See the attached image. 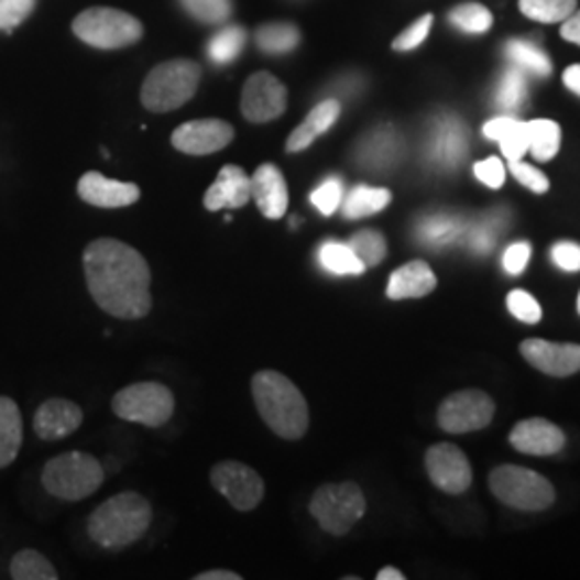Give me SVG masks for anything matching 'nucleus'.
Returning a JSON list of instances; mask_svg holds the SVG:
<instances>
[{
	"label": "nucleus",
	"mask_w": 580,
	"mask_h": 580,
	"mask_svg": "<svg viewBox=\"0 0 580 580\" xmlns=\"http://www.w3.org/2000/svg\"><path fill=\"white\" fill-rule=\"evenodd\" d=\"M90 297L103 313L134 320L151 313V269L119 239L90 241L83 254Z\"/></svg>",
	"instance_id": "obj_1"
},
{
	"label": "nucleus",
	"mask_w": 580,
	"mask_h": 580,
	"mask_svg": "<svg viewBox=\"0 0 580 580\" xmlns=\"http://www.w3.org/2000/svg\"><path fill=\"white\" fill-rule=\"evenodd\" d=\"M252 396L269 428L286 441H297L308 433L310 411L299 387L275 370H261L252 379Z\"/></svg>",
	"instance_id": "obj_2"
},
{
	"label": "nucleus",
	"mask_w": 580,
	"mask_h": 580,
	"mask_svg": "<svg viewBox=\"0 0 580 580\" xmlns=\"http://www.w3.org/2000/svg\"><path fill=\"white\" fill-rule=\"evenodd\" d=\"M151 505L138 492H119L103 501L89 516V537L106 550L135 544L151 527Z\"/></svg>",
	"instance_id": "obj_3"
},
{
	"label": "nucleus",
	"mask_w": 580,
	"mask_h": 580,
	"mask_svg": "<svg viewBox=\"0 0 580 580\" xmlns=\"http://www.w3.org/2000/svg\"><path fill=\"white\" fill-rule=\"evenodd\" d=\"M101 462L85 451H67L47 460L42 473L45 491L63 501H83L103 484Z\"/></svg>",
	"instance_id": "obj_4"
},
{
	"label": "nucleus",
	"mask_w": 580,
	"mask_h": 580,
	"mask_svg": "<svg viewBox=\"0 0 580 580\" xmlns=\"http://www.w3.org/2000/svg\"><path fill=\"white\" fill-rule=\"evenodd\" d=\"M198 85L200 67L194 61H168L146 76L140 99L151 112H173L196 95Z\"/></svg>",
	"instance_id": "obj_5"
},
{
	"label": "nucleus",
	"mask_w": 580,
	"mask_h": 580,
	"mask_svg": "<svg viewBox=\"0 0 580 580\" xmlns=\"http://www.w3.org/2000/svg\"><path fill=\"white\" fill-rule=\"evenodd\" d=\"M489 486L505 505L523 512H541L555 503L552 484L536 471L501 464L489 475Z\"/></svg>",
	"instance_id": "obj_6"
},
{
	"label": "nucleus",
	"mask_w": 580,
	"mask_h": 580,
	"mask_svg": "<svg viewBox=\"0 0 580 580\" xmlns=\"http://www.w3.org/2000/svg\"><path fill=\"white\" fill-rule=\"evenodd\" d=\"M310 514L322 532L347 536L365 514V496L353 482L325 484L313 494Z\"/></svg>",
	"instance_id": "obj_7"
},
{
	"label": "nucleus",
	"mask_w": 580,
	"mask_h": 580,
	"mask_svg": "<svg viewBox=\"0 0 580 580\" xmlns=\"http://www.w3.org/2000/svg\"><path fill=\"white\" fill-rule=\"evenodd\" d=\"M74 33L97 50H117L135 44L142 37V24L125 11L92 7L74 20Z\"/></svg>",
	"instance_id": "obj_8"
},
{
	"label": "nucleus",
	"mask_w": 580,
	"mask_h": 580,
	"mask_svg": "<svg viewBox=\"0 0 580 580\" xmlns=\"http://www.w3.org/2000/svg\"><path fill=\"white\" fill-rule=\"evenodd\" d=\"M112 411L125 422L162 428L175 413V396L166 385L155 381L134 383L114 394Z\"/></svg>",
	"instance_id": "obj_9"
},
{
	"label": "nucleus",
	"mask_w": 580,
	"mask_h": 580,
	"mask_svg": "<svg viewBox=\"0 0 580 580\" xmlns=\"http://www.w3.org/2000/svg\"><path fill=\"white\" fill-rule=\"evenodd\" d=\"M494 417V402L480 390H464L447 396L439 406L437 422L451 435H464L486 428Z\"/></svg>",
	"instance_id": "obj_10"
},
{
	"label": "nucleus",
	"mask_w": 580,
	"mask_h": 580,
	"mask_svg": "<svg viewBox=\"0 0 580 580\" xmlns=\"http://www.w3.org/2000/svg\"><path fill=\"white\" fill-rule=\"evenodd\" d=\"M211 484L239 512L259 507L265 496L263 478L252 467L234 460H223L211 469Z\"/></svg>",
	"instance_id": "obj_11"
},
{
	"label": "nucleus",
	"mask_w": 580,
	"mask_h": 580,
	"mask_svg": "<svg viewBox=\"0 0 580 580\" xmlns=\"http://www.w3.org/2000/svg\"><path fill=\"white\" fill-rule=\"evenodd\" d=\"M286 99V87L267 72H259L243 87L241 112L250 123H269L284 114Z\"/></svg>",
	"instance_id": "obj_12"
},
{
	"label": "nucleus",
	"mask_w": 580,
	"mask_h": 580,
	"mask_svg": "<svg viewBox=\"0 0 580 580\" xmlns=\"http://www.w3.org/2000/svg\"><path fill=\"white\" fill-rule=\"evenodd\" d=\"M426 471L433 484L447 494H462L473 482L464 451L451 444H437L426 451Z\"/></svg>",
	"instance_id": "obj_13"
},
{
	"label": "nucleus",
	"mask_w": 580,
	"mask_h": 580,
	"mask_svg": "<svg viewBox=\"0 0 580 580\" xmlns=\"http://www.w3.org/2000/svg\"><path fill=\"white\" fill-rule=\"evenodd\" d=\"M234 138V130L222 119L187 121L173 134V146L185 155H211L226 149Z\"/></svg>",
	"instance_id": "obj_14"
},
{
	"label": "nucleus",
	"mask_w": 580,
	"mask_h": 580,
	"mask_svg": "<svg viewBox=\"0 0 580 580\" xmlns=\"http://www.w3.org/2000/svg\"><path fill=\"white\" fill-rule=\"evenodd\" d=\"M521 353L548 376H570L580 370V344H561L532 338L521 344Z\"/></svg>",
	"instance_id": "obj_15"
},
{
	"label": "nucleus",
	"mask_w": 580,
	"mask_h": 580,
	"mask_svg": "<svg viewBox=\"0 0 580 580\" xmlns=\"http://www.w3.org/2000/svg\"><path fill=\"white\" fill-rule=\"evenodd\" d=\"M402 157V138L392 125H381L359 140L355 160L365 171L383 173L394 168Z\"/></svg>",
	"instance_id": "obj_16"
},
{
	"label": "nucleus",
	"mask_w": 580,
	"mask_h": 580,
	"mask_svg": "<svg viewBox=\"0 0 580 580\" xmlns=\"http://www.w3.org/2000/svg\"><path fill=\"white\" fill-rule=\"evenodd\" d=\"M78 196L97 209H123L134 205L140 198V189L134 183L108 179L101 173L90 171L78 180Z\"/></svg>",
	"instance_id": "obj_17"
},
{
	"label": "nucleus",
	"mask_w": 580,
	"mask_h": 580,
	"mask_svg": "<svg viewBox=\"0 0 580 580\" xmlns=\"http://www.w3.org/2000/svg\"><path fill=\"white\" fill-rule=\"evenodd\" d=\"M83 426V408L65 398L45 401L33 419L35 435L44 441H58L74 435Z\"/></svg>",
	"instance_id": "obj_18"
},
{
	"label": "nucleus",
	"mask_w": 580,
	"mask_h": 580,
	"mask_svg": "<svg viewBox=\"0 0 580 580\" xmlns=\"http://www.w3.org/2000/svg\"><path fill=\"white\" fill-rule=\"evenodd\" d=\"M467 153V130L456 117H439L428 138V160L441 168H453Z\"/></svg>",
	"instance_id": "obj_19"
},
{
	"label": "nucleus",
	"mask_w": 580,
	"mask_h": 580,
	"mask_svg": "<svg viewBox=\"0 0 580 580\" xmlns=\"http://www.w3.org/2000/svg\"><path fill=\"white\" fill-rule=\"evenodd\" d=\"M252 198V183L248 173L241 166H223L214 180V185L205 194L207 211H222V209H241Z\"/></svg>",
	"instance_id": "obj_20"
},
{
	"label": "nucleus",
	"mask_w": 580,
	"mask_h": 580,
	"mask_svg": "<svg viewBox=\"0 0 580 580\" xmlns=\"http://www.w3.org/2000/svg\"><path fill=\"white\" fill-rule=\"evenodd\" d=\"M510 444L529 456H552L566 446V435L559 426L546 419H525L510 433Z\"/></svg>",
	"instance_id": "obj_21"
},
{
	"label": "nucleus",
	"mask_w": 580,
	"mask_h": 580,
	"mask_svg": "<svg viewBox=\"0 0 580 580\" xmlns=\"http://www.w3.org/2000/svg\"><path fill=\"white\" fill-rule=\"evenodd\" d=\"M250 183H252V198L256 200L259 211L269 220L284 218L288 209V187L280 168L273 164H263L256 168Z\"/></svg>",
	"instance_id": "obj_22"
},
{
	"label": "nucleus",
	"mask_w": 580,
	"mask_h": 580,
	"mask_svg": "<svg viewBox=\"0 0 580 580\" xmlns=\"http://www.w3.org/2000/svg\"><path fill=\"white\" fill-rule=\"evenodd\" d=\"M437 288V275L424 261H411L390 275L387 297L394 302L419 299Z\"/></svg>",
	"instance_id": "obj_23"
},
{
	"label": "nucleus",
	"mask_w": 580,
	"mask_h": 580,
	"mask_svg": "<svg viewBox=\"0 0 580 580\" xmlns=\"http://www.w3.org/2000/svg\"><path fill=\"white\" fill-rule=\"evenodd\" d=\"M342 106L338 99H325L320 103H316L313 112L306 117V121L288 135L286 140V151L288 153H299L306 151L318 135L325 134L340 117Z\"/></svg>",
	"instance_id": "obj_24"
},
{
	"label": "nucleus",
	"mask_w": 580,
	"mask_h": 580,
	"mask_svg": "<svg viewBox=\"0 0 580 580\" xmlns=\"http://www.w3.org/2000/svg\"><path fill=\"white\" fill-rule=\"evenodd\" d=\"M22 447V415L18 404L0 396V469L18 458Z\"/></svg>",
	"instance_id": "obj_25"
},
{
	"label": "nucleus",
	"mask_w": 580,
	"mask_h": 580,
	"mask_svg": "<svg viewBox=\"0 0 580 580\" xmlns=\"http://www.w3.org/2000/svg\"><path fill=\"white\" fill-rule=\"evenodd\" d=\"M390 203H392L390 189L358 185L347 196L342 211H344V218H349V220H361V218H370L374 214H381Z\"/></svg>",
	"instance_id": "obj_26"
},
{
	"label": "nucleus",
	"mask_w": 580,
	"mask_h": 580,
	"mask_svg": "<svg viewBox=\"0 0 580 580\" xmlns=\"http://www.w3.org/2000/svg\"><path fill=\"white\" fill-rule=\"evenodd\" d=\"M299 31L297 26L288 24V22H273V24H265L256 31V45L261 47V52H265L269 56H282V54H291L297 45H299Z\"/></svg>",
	"instance_id": "obj_27"
},
{
	"label": "nucleus",
	"mask_w": 580,
	"mask_h": 580,
	"mask_svg": "<svg viewBox=\"0 0 580 580\" xmlns=\"http://www.w3.org/2000/svg\"><path fill=\"white\" fill-rule=\"evenodd\" d=\"M320 267L327 269L333 275H361L365 265L358 259V254L351 250L349 243L327 241L318 250Z\"/></svg>",
	"instance_id": "obj_28"
},
{
	"label": "nucleus",
	"mask_w": 580,
	"mask_h": 580,
	"mask_svg": "<svg viewBox=\"0 0 580 580\" xmlns=\"http://www.w3.org/2000/svg\"><path fill=\"white\" fill-rule=\"evenodd\" d=\"M248 33L241 26H223L207 44V56L214 65H230L245 47Z\"/></svg>",
	"instance_id": "obj_29"
},
{
	"label": "nucleus",
	"mask_w": 580,
	"mask_h": 580,
	"mask_svg": "<svg viewBox=\"0 0 580 580\" xmlns=\"http://www.w3.org/2000/svg\"><path fill=\"white\" fill-rule=\"evenodd\" d=\"M505 54L525 74H534V76H548L550 74L548 56L529 40H512V42H507Z\"/></svg>",
	"instance_id": "obj_30"
},
{
	"label": "nucleus",
	"mask_w": 580,
	"mask_h": 580,
	"mask_svg": "<svg viewBox=\"0 0 580 580\" xmlns=\"http://www.w3.org/2000/svg\"><path fill=\"white\" fill-rule=\"evenodd\" d=\"M527 132H529V151L534 153V157L539 162H550L557 155L561 142L559 125L548 119H537L527 123Z\"/></svg>",
	"instance_id": "obj_31"
},
{
	"label": "nucleus",
	"mask_w": 580,
	"mask_h": 580,
	"mask_svg": "<svg viewBox=\"0 0 580 580\" xmlns=\"http://www.w3.org/2000/svg\"><path fill=\"white\" fill-rule=\"evenodd\" d=\"M11 579L15 580H56L58 572L37 550H20L11 561Z\"/></svg>",
	"instance_id": "obj_32"
},
{
	"label": "nucleus",
	"mask_w": 580,
	"mask_h": 580,
	"mask_svg": "<svg viewBox=\"0 0 580 580\" xmlns=\"http://www.w3.org/2000/svg\"><path fill=\"white\" fill-rule=\"evenodd\" d=\"M349 245L365 267H376L387 256V241L379 230H359L351 237Z\"/></svg>",
	"instance_id": "obj_33"
},
{
	"label": "nucleus",
	"mask_w": 580,
	"mask_h": 580,
	"mask_svg": "<svg viewBox=\"0 0 580 580\" xmlns=\"http://www.w3.org/2000/svg\"><path fill=\"white\" fill-rule=\"evenodd\" d=\"M525 97H527V74L514 65L501 76L496 89V103L503 110H518Z\"/></svg>",
	"instance_id": "obj_34"
},
{
	"label": "nucleus",
	"mask_w": 580,
	"mask_h": 580,
	"mask_svg": "<svg viewBox=\"0 0 580 580\" xmlns=\"http://www.w3.org/2000/svg\"><path fill=\"white\" fill-rule=\"evenodd\" d=\"M521 9L527 18L552 24L568 20L577 9V0H521Z\"/></svg>",
	"instance_id": "obj_35"
},
{
	"label": "nucleus",
	"mask_w": 580,
	"mask_h": 580,
	"mask_svg": "<svg viewBox=\"0 0 580 580\" xmlns=\"http://www.w3.org/2000/svg\"><path fill=\"white\" fill-rule=\"evenodd\" d=\"M449 22L464 31V33H471V35H480V33H486L491 29L492 15L491 11L478 2H467V4H460L456 7L451 13H449Z\"/></svg>",
	"instance_id": "obj_36"
},
{
	"label": "nucleus",
	"mask_w": 580,
	"mask_h": 580,
	"mask_svg": "<svg viewBox=\"0 0 580 580\" xmlns=\"http://www.w3.org/2000/svg\"><path fill=\"white\" fill-rule=\"evenodd\" d=\"M462 230V222L456 216H430L419 223V239L428 245L451 243Z\"/></svg>",
	"instance_id": "obj_37"
},
{
	"label": "nucleus",
	"mask_w": 580,
	"mask_h": 580,
	"mask_svg": "<svg viewBox=\"0 0 580 580\" xmlns=\"http://www.w3.org/2000/svg\"><path fill=\"white\" fill-rule=\"evenodd\" d=\"M183 9L205 24H222L232 13V0H180Z\"/></svg>",
	"instance_id": "obj_38"
},
{
	"label": "nucleus",
	"mask_w": 580,
	"mask_h": 580,
	"mask_svg": "<svg viewBox=\"0 0 580 580\" xmlns=\"http://www.w3.org/2000/svg\"><path fill=\"white\" fill-rule=\"evenodd\" d=\"M342 198H344V185H342V179H338V177H329V179L322 180L310 194L314 207L322 216H333L336 209L340 207Z\"/></svg>",
	"instance_id": "obj_39"
},
{
	"label": "nucleus",
	"mask_w": 580,
	"mask_h": 580,
	"mask_svg": "<svg viewBox=\"0 0 580 580\" xmlns=\"http://www.w3.org/2000/svg\"><path fill=\"white\" fill-rule=\"evenodd\" d=\"M501 144L503 155L514 162V160H523V155L529 151V132H527V123H521L514 119V123L507 128V132L496 140Z\"/></svg>",
	"instance_id": "obj_40"
},
{
	"label": "nucleus",
	"mask_w": 580,
	"mask_h": 580,
	"mask_svg": "<svg viewBox=\"0 0 580 580\" xmlns=\"http://www.w3.org/2000/svg\"><path fill=\"white\" fill-rule=\"evenodd\" d=\"M33 9L35 0H0V31H13Z\"/></svg>",
	"instance_id": "obj_41"
},
{
	"label": "nucleus",
	"mask_w": 580,
	"mask_h": 580,
	"mask_svg": "<svg viewBox=\"0 0 580 580\" xmlns=\"http://www.w3.org/2000/svg\"><path fill=\"white\" fill-rule=\"evenodd\" d=\"M507 310L514 314L518 320L529 322V325L539 322V318H541L539 304H537L536 299L529 293H525V291H512L507 295Z\"/></svg>",
	"instance_id": "obj_42"
},
{
	"label": "nucleus",
	"mask_w": 580,
	"mask_h": 580,
	"mask_svg": "<svg viewBox=\"0 0 580 580\" xmlns=\"http://www.w3.org/2000/svg\"><path fill=\"white\" fill-rule=\"evenodd\" d=\"M430 26H433V15H424L419 18L413 26H408L401 37L394 42V50L398 52H408V50H415L417 45L424 44L428 33H430Z\"/></svg>",
	"instance_id": "obj_43"
},
{
	"label": "nucleus",
	"mask_w": 580,
	"mask_h": 580,
	"mask_svg": "<svg viewBox=\"0 0 580 580\" xmlns=\"http://www.w3.org/2000/svg\"><path fill=\"white\" fill-rule=\"evenodd\" d=\"M510 171H512V175L516 179L521 180L525 187L534 189L536 194H546L548 191L550 183L534 166H529V164H525L521 160H514V162H510Z\"/></svg>",
	"instance_id": "obj_44"
},
{
	"label": "nucleus",
	"mask_w": 580,
	"mask_h": 580,
	"mask_svg": "<svg viewBox=\"0 0 580 580\" xmlns=\"http://www.w3.org/2000/svg\"><path fill=\"white\" fill-rule=\"evenodd\" d=\"M529 259H532V243L525 241L514 243L503 254V269L512 275H521L529 265Z\"/></svg>",
	"instance_id": "obj_45"
},
{
	"label": "nucleus",
	"mask_w": 580,
	"mask_h": 580,
	"mask_svg": "<svg viewBox=\"0 0 580 580\" xmlns=\"http://www.w3.org/2000/svg\"><path fill=\"white\" fill-rule=\"evenodd\" d=\"M473 173H475L478 179L482 180L484 185L492 187V189L501 187L503 180H505V168H503V162L499 157H489V160L475 164Z\"/></svg>",
	"instance_id": "obj_46"
},
{
	"label": "nucleus",
	"mask_w": 580,
	"mask_h": 580,
	"mask_svg": "<svg viewBox=\"0 0 580 580\" xmlns=\"http://www.w3.org/2000/svg\"><path fill=\"white\" fill-rule=\"evenodd\" d=\"M552 263L563 271H580V245L577 243H557L550 252Z\"/></svg>",
	"instance_id": "obj_47"
},
{
	"label": "nucleus",
	"mask_w": 580,
	"mask_h": 580,
	"mask_svg": "<svg viewBox=\"0 0 580 580\" xmlns=\"http://www.w3.org/2000/svg\"><path fill=\"white\" fill-rule=\"evenodd\" d=\"M492 228H496V226L491 220V222L482 223V226H478L473 230V234H471L473 250H478V252H489L491 250L492 243H494V230Z\"/></svg>",
	"instance_id": "obj_48"
},
{
	"label": "nucleus",
	"mask_w": 580,
	"mask_h": 580,
	"mask_svg": "<svg viewBox=\"0 0 580 580\" xmlns=\"http://www.w3.org/2000/svg\"><path fill=\"white\" fill-rule=\"evenodd\" d=\"M512 123H514L512 117H496V119H492V121H489V123L484 125V135H486L489 140H499L501 135L507 132V128H510Z\"/></svg>",
	"instance_id": "obj_49"
},
{
	"label": "nucleus",
	"mask_w": 580,
	"mask_h": 580,
	"mask_svg": "<svg viewBox=\"0 0 580 580\" xmlns=\"http://www.w3.org/2000/svg\"><path fill=\"white\" fill-rule=\"evenodd\" d=\"M561 35H563L568 42H574V44L580 45V11L579 13H572V15L563 22Z\"/></svg>",
	"instance_id": "obj_50"
},
{
	"label": "nucleus",
	"mask_w": 580,
	"mask_h": 580,
	"mask_svg": "<svg viewBox=\"0 0 580 580\" xmlns=\"http://www.w3.org/2000/svg\"><path fill=\"white\" fill-rule=\"evenodd\" d=\"M194 580H241V574L230 572V570H209V572L196 574Z\"/></svg>",
	"instance_id": "obj_51"
},
{
	"label": "nucleus",
	"mask_w": 580,
	"mask_h": 580,
	"mask_svg": "<svg viewBox=\"0 0 580 580\" xmlns=\"http://www.w3.org/2000/svg\"><path fill=\"white\" fill-rule=\"evenodd\" d=\"M563 83H566V87L572 90V92L580 95V65H572V67L566 69Z\"/></svg>",
	"instance_id": "obj_52"
},
{
	"label": "nucleus",
	"mask_w": 580,
	"mask_h": 580,
	"mask_svg": "<svg viewBox=\"0 0 580 580\" xmlns=\"http://www.w3.org/2000/svg\"><path fill=\"white\" fill-rule=\"evenodd\" d=\"M376 580H404V574H402L401 570H396V568H383L376 574Z\"/></svg>",
	"instance_id": "obj_53"
},
{
	"label": "nucleus",
	"mask_w": 580,
	"mask_h": 580,
	"mask_svg": "<svg viewBox=\"0 0 580 580\" xmlns=\"http://www.w3.org/2000/svg\"><path fill=\"white\" fill-rule=\"evenodd\" d=\"M579 313H580V295H579Z\"/></svg>",
	"instance_id": "obj_54"
}]
</instances>
